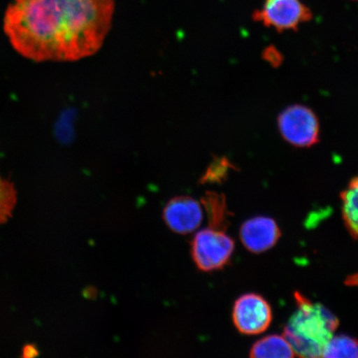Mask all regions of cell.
Here are the masks:
<instances>
[{"label":"cell","instance_id":"cell-15","mask_svg":"<svg viewBox=\"0 0 358 358\" xmlns=\"http://www.w3.org/2000/svg\"><path fill=\"white\" fill-rule=\"evenodd\" d=\"M39 355L37 348L33 344H28L22 349V357H33Z\"/></svg>","mask_w":358,"mask_h":358},{"label":"cell","instance_id":"cell-6","mask_svg":"<svg viewBox=\"0 0 358 358\" xmlns=\"http://www.w3.org/2000/svg\"><path fill=\"white\" fill-rule=\"evenodd\" d=\"M232 317L239 332L257 335L265 332L270 327L272 310L270 304L261 295L245 294L236 301Z\"/></svg>","mask_w":358,"mask_h":358},{"label":"cell","instance_id":"cell-12","mask_svg":"<svg viewBox=\"0 0 358 358\" xmlns=\"http://www.w3.org/2000/svg\"><path fill=\"white\" fill-rule=\"evenodd\" d=\"M322 357H358V341L346 335L334 336L327 344Z\"/></svg>","mask_w":358,"mask_h":358},{"label":"cell","instance_id":"cell-2","mask_svg":"<svg viewBox=\"0 0 358 358\" xmlns=\"http://www.w3.org/2000/svg\"><path fill=\"white\" fill-rule=\"evenodd\" d=\"M294 299L297 308L285 327V338L297 357H322L338 328V319L328 308L299 292L294 294Z\"/></svg>","mask_w":358,"mask_h":358},{"label":"cell","instance_id":"cell-10","mask_svg":"<svg viewBox=\"0 0 358 358\" xmlns=\"http://www.w3.org/2000/svg\"><path fill=\"white\" fill-rule=\"evenodd\" d=\"M342 214L349 234L358 240V177L353 178L341 192Z\"/></svg>","mask_w":358,"mask_h":358},{"label":"cell","instance_id":"cell-1","mask_svg":"<svg viewBox=\"0 0 358 358\" xmlns=\"http://www.w3.org/2000/svg\"><path fill=\"white\" fill-rule=\"evenodd\" d=\"M114 11V0H13L3 29L29 60L77 61L99 50Z\"/></svg>","mask_w":358,"mask_h":358},{"label":"cell","instance_id":"cell-11","mask_svg":"<svg viewBox=\"0 0 358 358\" xmlns=\"http://www.w3.org/2000/svg\"><path fill=\"white\" fill-rule=\"evenodd\" d=\"M208 219L209 227L226 231L228 215L225 196L215 192H208L201 200Z\"/></svg>","mask_w":358,"mask_h":358},{"label":"cell","instance_id":"cell-7","mask_svg":"<svg viewBox=\"0 0 358 358\" xmlns=\"http://www.w3.org/2000/svg\"><path fill=\"white\" fill-rule=\"evenodd\" d=\"M167 226L179 234L194 231L203 222V209L198 201L190 196H178L170 200L164 210Z\"/></svg>","mask_w":358,"mask_h":358},{"label":"cell","instance_id":"cell-4","mask_svg":"<svg viewBox=\"0 0 358 358\" xmlns=\"http://www.w3.org/2000/svg\"><path fill=\"white\" fill-rule=\"evenodd\" d=\"M279 131L289 145L298 148L315 145L320 138V124L315 112L307 106L294 105L279 115Z\"/></svg>","mask_w":358,"mask_h":358},{"label":"cell","instance_id":"cell-13","mask_svg":"<svg viewBox=\"0 0 358 358\" xmlns=\"http://www.w3.org/2000/svg\"><path fill=\"white\" fill-rule=\"evenodd\" d=\"M17 190L15 185L0 176V225L13 217L17 203Z\"/></svg>","mask_w":358,"mask_h":358},{"label":"cell","instance_id":"cell-16","mask_svg":"<svg viewBox=\"0 0 358 358\" xmlns=\"http://www.w3.org/2000/svg\"><path fill=\"white\" fill-rule=\"evenodd\" d=\"M346 284L351 286H358V273L351 277H349L346 281Z\"/></svg>","mask_w":358,"mask_h":358},{"label":"cell","instance_id":"cell-5","mask_svg":"<svg viewBox=\"0 0 358 358\" xmlns=\"http://www.w3.org/2000/svg\"><path fill=\"white\" fill-rule=\"evenodd\" d=\"M252 17L268 28L284 32L297 31L299 26L313 19V13L301 0H265Z\"/></svg>","mask_w":358,"mask_h":358},{"label":"cell","instance_id":"cell-14","mask_svg":"<svg viewBox=\"0 0 358 358\" xmlns=\"http://www.w3.org/2000/svg\"><path fill=\"white\" fill-rule=\"evenodd\" d=\"M265 59L270 62L272 66H279L282 62V56L275 48H267L264 52Z\"/></svg>","mask_w":358,"mask_h":358},{"label":"cell","instance_id":"cell-9","mask_svg":"<svg viewBox=\"0 0 358 358\" xmlns=\"http://www.w3.org/2000/svg\"><path fill=\"white\" fill-rule=\"evenodd\" d=\"M250 356L259 358L297 357L284 335H268L267 337L259 340L250 349Z\"/></svg>","mask_w":358,"mask_h":358},{"label":"cell","instance_id":"cell-8","mask_svg":"<svg viewBox=\"0 0 358 358\" xmlns=\"http://www.w3.org/2000/svg\"><path fill=\"white\" fill-rule=\"evenodd\" d=\"M281 231L275 220L257 217L245 222L240 229V238L250 252L262 253L273 248L280 238Z\"/></svg>","mask_w":358,"mask_h":358},{"label":"cell","instance_id":"cell-3","mask_svg":"<svg viewBox=\"0 0 358 358\" xmlns=\"http://www.w3.org/2000/svg\"><path fill=\"white\" fill-rule=\"evenodd\" d=\"M235 243L226 231L208 227L194 236L192 254L199 270L209 272L227 266L234 254Z\"/></svg>","mask_w":358,"mask_h":358}]
</instances>
